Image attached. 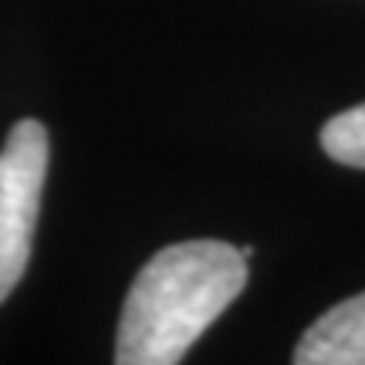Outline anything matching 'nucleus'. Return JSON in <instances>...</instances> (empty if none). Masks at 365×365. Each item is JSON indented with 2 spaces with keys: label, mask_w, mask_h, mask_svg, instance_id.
Masks as SVG:
<instances>
[{
  "label": "nucleus",
  "mask_w": 365,
  "mask_h": 365,
  "mask_svg": "<svg viewBox=\"0 0 365 365\" xmlns=\"http://www.w3.org/2000/svg\"><path fill=\"white\" fill-rule=\"evenodd\" d=\"M247 284V257L227 240L163 247L135 274L118 318V365H173Z\"/></svg>",
  "instance_id": "1"
},
{
  "label": "nucleus",
  "mask_w": 365,
  "mask_h": 365,
  "mask_svg": "<svg viewBox=\"0 0 365 365\" xmlns=\"http://www.w3.org/2000/svg\"><path fill=\"white\" fill-rule=\"evenodd\" d=\"M48 153V129L38 118H21L0 149V304L21 284L31 261Z\"/></svg>",
  "instance_id": "2"
},
{
  "label": "nucleus",
  "mask_w": 365,
  "mask_h": 365,
  "mask_svg": "<svg viewBox=\"0 0 365 365\" xmlns=\"http://www.w3.org/2000/svg\"><path fill=\"white\" fill-rule=\"evenodd\" d=\"M298 365H365V291L328 308L298 341Z\"/></svg>",
  "instance_id": "3"
},
{
  "label": "nucleus",
  "mask_w": 365,
  "mask_h": 365,
  "mask_svg": "<svg viewBox=\"0 0 365 365\" xmlns=\"http://www.w3.org/2000/svg\"><path fill=\"white\" fill-rule=\"evenodd\" d=\"M322 149L341 166L365 170V102L328 118L322 129Z\"/></svg>",
  "instance_id": "4"
}]
</instances>
